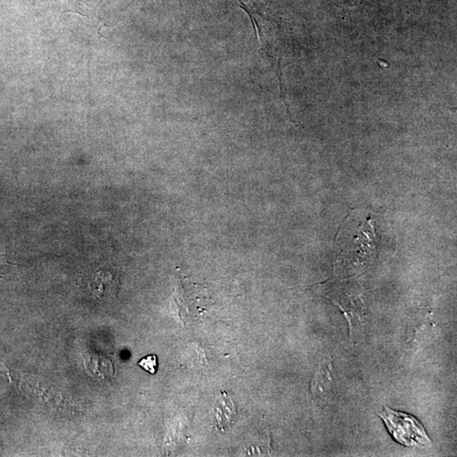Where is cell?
Listing matches in <instances>:
<instances>
[{
  "mask_svg": "<svg viewBox=\"0 0 457 457\" xmlns=\"http://www.w3.org/2000/svg\"><path fill=\"white\" fill-rule=\"evenodd\" d=\"M379 416L393 438L403 446H426L430 442L422 423L414 416L388 407Z\"/></svg>",
  "mask_w": 457,
  "mask_h": 457,
  "instance_id": "obj_1",
  "label": "cell"
},
{
  "mask_svg": "<svg viewBox=\"0 0 457 457\" xmlns=\"http://www.w3.org/2000/svg\"><path fill=\"white\" fill-rule=\"evenodd\" d=\"M237 414V407L234 406L232 399L224 392L217 403L216 414H214L217 428L220 430L228 428L234 423Z\"/></svg>",
  "mask_w": 457,
  "mask_h": 457,
  "instance_id": "obj_2",
  "label": "cell"
},
{
  "mask_svg": "<svg viewBox=\"0 0 457 457\" xmlns=\"http://www.w3.org/2000/svg\"><path fill=\"white\" fill-rule=\"evenodd\" d=\"M139 365L148 373L155 374L159 369V358L155 354L148 355L147 357L140 360Z\"/></svg>",
  "mask_w": 457,
  "mask_h": 457,
  "instance_id": "obj_3",
  "label": "cell"
}]
</instances>
